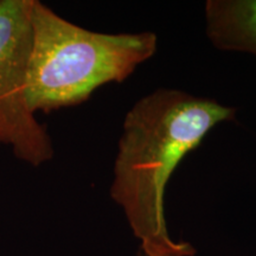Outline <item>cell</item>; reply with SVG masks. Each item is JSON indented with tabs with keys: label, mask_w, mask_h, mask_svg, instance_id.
<instances>
[{
	"label": "cell",
	"mask_w": 256,
	"mask_h": 256,
	"mask_svg": "<svg viewBox=\"0 0 256 256\" xmlns=\"http://www.w3.org/2000/svg\"><path fill=\"white\" fill-rule=\"evenodd\" d=\"M236 108L178 89H156L126 114L114 162L110 197L122 208L145 256H194L186 241L171 238L165 217L170 178L217 124Z\"/></svg>",
	"instance_id": "obj_1"
},
{
	"label": "cell",
	"mask_w": 256,
	"mask_h": 256,
	"mask_svg": "<svg viewBox=\"0 0 256 256\" xmlns=\"http://www.w3.org/2000/svg\"><path fill=\"white\" fill-rule=\"evenodd\" d=\"M26 98L32 113L87 101L101 86L124 82L156 55L154 32L102 34L66 20L38 0L31 5Z\"/></svg>",
	"instance_id": "obj_2"
},
{
	"label": "cell",
	"mask_w": 256,
	"mask_h": 256,
	"mask_svg": "<svg viewBox=\"0 0 256 256\" xmlns=\"http://www.w3.org/2000/svg\"><path fill=\"white\" fill-rule=\"evenodd\" d=\"M31 5L32 0H0V142L11 146L17 158L40 166L52 158L54 148L26 98Z\"/></svg>",
	"instance_id": "obj_3"
},
{
	"label": "cell",
	"mask_w": 256,
	"mask_h": 256,
	"mask_svg": "<svg viewBox=\"0 0 256 256\" xmlns=\"http://www.w3.org/2000/svg\"><path fill=\"white\" fill-rule=\"evenodd\" d=\"M206 31L217 49L256 56V0H208Z\"/></svg>",
	"instance_id": "obj_4"
}]
</instances>
